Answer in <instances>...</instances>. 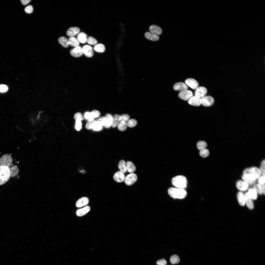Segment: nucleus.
Instances as JSON below:
<instances>
[{"label":"nucleus","mask_w":265,"mask_h":265,"mask_svg":"<svg viewBox=\"0 0 265 265\" xmlns=\"http://www.w3.org/2000/svg\"><path fill=\"white\" fill-rule=\"evenodd\" d=\"M262 175L260 169L256 167H253L245 169L243 171L242 176L249 180L255 181Z\"/></svg>","instance_id":"f257e3e1"},{"label":"nucleus","mask_w":265,"mask_h":265,"mask_svg":"<svg viewBox=\"0 0 265 265\" xmlns=\"http://www.w3.org/2000/svg\"><path fill=\"white\" fill-rule=\"evenodd\" d=\"M168 192L172 197L180 199L185 198L187 194V192L184 189L176 187L170 188L168 190Z\"/></svg>","instance_id":"f03ea898"},{"label":"nucleus","mask_w":265,"mask_h":265,"mask_svg":"<svg viewBox=\"0 0 265 265\" xmlns=\"http://www.w3.org/2000/svg\"><path fill=\"white\" fill-rule=\"evenodd\" d=\"M172 182V185L176 188L184 189L187 186L186 178L183 175H178L174 177Z\"/></svg>","instance_id":"7ed1b4c3"},{"label":"nucleus","mask_w":265,"mask_h":265,"mask_svg":"<svg viewBox=\"0 0 265 265\" xmlns=\"http://www.w3.org/2000/svg\"><path fill=\"white\" fill-rule=\"evenodd\" d=\"M10 177L9 167L0 165V185L6 183Z\"/></svg>","instance_id":"20e7f679"},{"label":"nucleus","mask_w":265,"mask_h":265,"mask_svg":"<svg viewBox=\"0 0 265 265\" xmlns=\"http://www.w3.org/2000/svg\"><path fill=\"white\" fill-rule=\"evenodd\" d=\"M13 159L10 155L6 154L3 155L0 158V165L9 167L12 164Z\"/></svg>","instance_id":"39448f33"},{"label":"nucleus","mask_w":265,"mask_h":265,"mask_svg":"<svg viewBox=\"0 0 265 265\" xmlns=\"http://www.w3.org/2000/svg\"><path fill=\"white\" fill-rule=\"evenodd\" d=\"M137 179V176L135 173H132L128 175L125 177L124 180L125 184L127 185H132Z\"/></svg>","instance_id":"423d86ee"},{"label":"nucleus","mask_w":265,"mask_h":265,"mask_svg":"<svg viewBox=\"0 0 265 265\" xmlns=\"http://www.w3.org/2000/svg\"><path fill=\"white\" fill-rule=\"evenodd\" d=\"M214 102L213 98L210 96H205L201 98V104L204 106H211L213 104Z\"/></svg>","instance_id":"0eeeda50"},{"label":"nucleus","mask_w":265,"mask_h":265,"mask_svg":"<svg viewBox=\"0 0 265 265\" xmlns=\"http://www.w3.org/2000/svg\"><path fill=\"white\" fill-rule=\"evenodd\" d=\"M193 96L192 92L187 89L181 91L178 94L179 97L185 100H188Z\"/></svg>","instance_id":"6e6552de"},{"label":"nucleus","mask_w":265,"mask_h":265,"mask_svg":"<svg viewBox=\"0 0 265 265\" xmlns=\"http://www.w3.org/2000/svg\"><path fill=\"white\" fill-rule=\"evenodd\" d=\"M236 186L238 190L242 192L248 189L249 188V185L243 180H239L236 182Z\"/></svg>","instance_id":"1a4fd4ad"},{"label":"nucleus","mask_w":265,"mask_h":265,"mask_svg":"<svg viewBox=\"0 0 265 265\" xmlns=\"http://www.w3.org/2000/svg\"><path fill=\"white\" fill-rule=\"evenodd\" d=\"M207 92V90L204 87H198L195 92V95L201 98L205 96Z\"/></svg>","instance_id":"9d476101"},{"label":"nucleus","mask_w":265,"mask_h":265,"mask_svg":"<svg viewBox=\"0 0 265 265\" xmlns=\"http://www.w3.org/2000/svg\"><path fill=\"white\" fill-rule=\"evenodd\" d=\"M83 53L88 57H92L93 54L92 47L88 45H85L82 48Z\"/></svg>","instance_id":"9b49d317"},{"label":"nucleus","mask_w":265,"mask_h":265,"mask_svg":"<svg viewBox=\"0 0 265 265\" xmlns=\"http://www.w3.org/2000/svg\"><path fill=\"white\" fill-rule=\"evenodd\" d=\"M70 53L71 55L75 57L80 56L83 54L82 48L79 46L75 47L71 50L70 51Z\"/></svg>","instance_id":"f8f14e48"},{"label":"nucleus","mask_w":265,"mask_h":265,"mask_svg":"<svg viewBox=\"0 0 265 265\" xmlns=\"http://www.w3.org/2000/svg\"><path fill=\"white\" fill-rule=\"evenodd\" d=\"M186 84L192 89H196L199 86V83L196 80L192 78H189L185 81Z\"/></svg>","instance_id":"ddd939ff"},{"label":"nucleus","mask_w":265,"mask_h":265,"mask_svg":"<svg viewBox=\"0 0 265 265\" xmlns=\"http://www.w3.org/2000/svg\"><path fill=\"white\" fill-rule=\"evenodd\" d=\"M245 205L249 209L252 210L254 207L253 200L250 197L247 192L245 194Z\"/></svg>","instance_id":"4468645a"},{"label":"nucleus","mask_w":265,"mask_h":265,"mask_svg":"<svg viewBox=\"0 0 265 265\" xmlns=\"http://www.w3.org/2000/svg\"><path fill=\"white\" fill-rule=\"evenodd\" d=\"M190 105L195 106H199L201 104V98L195 95L193 96L188 101Z\"/></svg>","instance_id":"2eb2a0df"},{"label":"nucleus","mask_w":265,"mask_h":265,"mask_svg":"<svg viewBox=\"0 0 265 265\" xmlns=\"http://www.w3.org/2000/svg\"><path fill=\"white\" fill-rule=\"evenodd\" d=\"M149 30L150 32L158 36L161 35L162 32V29L160 27L155 25L150 26Z\"/></svg>","instance_id":"dca6fc26"},{"label":"nucleus","mask_w":265,"mask_h":265,"mask_svg":"<svg viewBox=\"0 0 265 265\" xmlns=\"http://www.w3.org/2000/svg\"><path fill=\"white\" fill-rule=\"evenodd\" d=\"M80 29L77 27H72L69 28L67 31V34L69 36L74 37L79 33Z\"/></svg>","instance_id":"f3484780"},{"label":"nucleus","mask_w":265,"mask_h":265,"mask_svg":"<svg viewBox=\"0 0 265 265\" xmlns=\"http://www.w3.org/2000/svg\"><path fill=\"white\" fill-rule=\"evenodd\" d=\"M125 177L124 173L120 171L116 172L113 176L114 180L119 183L121 182L124 181Z\"/></svg>","instance_id":"a211bd4d"},{"label":"nucleus","mask_w":265,"mask_h":265,"mask_svg":"<svg viewBox=\"0 0 265 265\" xmlns=\"http://www.w3.org/2000/svg\"><path fill=\"white\" fill-rule=\"evenodd\" d=\"M237 197L239 204L241 206H244L245 205V194L242 191H239L237 194Z\"/></svg>","instance_id":"6ab92c4d"},{"label":"nucleus","mask_w":265,"mask_h":265,"mask_svg":"<svg viewBox=\"0 0 265 265\" xmlns=\"http://www.w3.org/2000/svg\"><path fill=\"white\" fill-rule=\"evenodd\" d=\"M88 198L83 197L79 199L76 202V206L77 207H80L86 205L89 203Z\"/></svg>","instance_id":"aec40b11"},{"label":"nucleus","mask_w":265,"mask_h":265,"mask_svg":"<svg viewBox=\"0 0 265 265\" xmlns=\"http://www.w3.org/2000/svg\"><path fill=\"white\" fill-rule=\"evenodd\" d=\"M173 89L175 91H181L188 89L187 86L183 82H180L175 84L173 86Z\"/></svg>","instance_id":"412c9836"},{"label":"nucleus","mask_w":265,"mask_h":265,"mask_svg":"<svg viewBox=\"0 0 265 265\" xmlns=\"http://www.w3.org/2000/svg\"><path fill=\"white\" fill-rule=\"evenodd\" d=\"M90 210L89 206H86L78 210L76 212V215L79 216H83L88 212Z\"/></svg>","instance_id":"4be33fe9"},{"label":"nucleus","mask_w":265,"mask_h":265,"mask_svg":"<svg viewBox=\"0 0 265 265\" xmlns=\"http://www.w3.org/2000/svg\"><path fill=\"white\" fill-rule=\"evenodd\" d=\"M145 36L147 39L152 41H157L159 39L158 35L148 32L145 33Z\"/></svg>","instance_id":"5701e85b"},{"label":"nucleus","mask_w":265,"mask_h":265,"mask_svg":"<svg viewBox=\"0 0 265 265\" xmlns=\"http://www.w3.org/2000/svg\"><path fill=\"white\" fill-rule=\"evenodd\" d=\"M87 38L86 34L83 32H81L78 34L77 39L79 42L84 43L87 42Z\"/></svg>","instance_id":"b1692460"},{"label":"nucleus","mask_w":265,"mask_h":265,"mask_svg":"<svg viewBox=\"0 0 265 265\" xmlns=\"http://www.w3.org/2000/svg\"><path fill=\"white\" fill-rule=\"evenodd\" d=\"M10 169V176L13 177L16 175L19 172V169L16 166H14L11 164L9 167Z\"/></svg>","instance_id":"393cba45"},{"label":"nucleus","mask_w":265,"mask_h":265,"mask_svg":"<svg viewBox=\"0 0 265 265\" xmlns=\"http://www.w3.org/2000/svg\"><path fill=\"white\" fill-rule=\"evenodd\" d=\"M118 166L120 171L123 173L127 171L126 163L124 160H120L119 162Z\"/></svg>","instance_id":"a878e982"},{"label":"nucleus","mask_w":265,"mask_h":265,"mask_svg":"<svg viewBox=\"0 0 265 265\" xmlns=\"http://www.w3.org/2000/svg\"><path fill=\"white\" fill-rule=\"evenodd\" d=\"M69 45L76 47L79 46L80 42L76 38L74 37H70L68 40Z\"/></svg>","instance_id":"bb28decb"},{"label":"nucleus","mask_w":265,"mask_h":265,"mask_svg":"<svg viewBox=\"0 0 265 265\" xmlns=\"http://www.w3.org/2000/svg\"><path fill=\"white\" fill-rule=\"evenodd\" d=\"M126 165L127 171L129 172L132 173L135 171V166L132 162L130 161H128L126 163Z\"/></svg>","instance_id":"cd10ccee"},{"label":"nucleus","mask_w":265,"mask_h":265,"mask_svg":"<svg viewBox=\"0 0 265 265\" xmlns=\"http://www.w3.org/2000/svg\"><path fill=\"white\" fill-rule=\"evenodd\" d=\"M121 116L116 114L113 117L112 122L111 126L115 128L117 126L120 121Z\"/></svg>","instance_id":"c85d7f7f"},{"label":"nucleus","mask_w":265,"mask_h":265,"mask_svg":"<svg viewBox=\"0 0 265 265\" xmlns=\"http://www.w3.org/2000/svg\"><path fill=\"white\" fill-rule=\"evenodd\" d=\"M60 44L65 47H67L69 46L68 40L65 37H60L58 40Z\"/></svg>","instance_id":"c756f323"},{"label":"nucleus","mask_w":265,"mask_h":265,"mask_svg":"<svg viewBox=\"0 0 265 265\" xmlns=\"http://www.w3.org/2000/svg\"><path fill=\"white\" fill-rule=\"evenodd\" d=\"M105 49V47L103 44L102 43L97 44L94 47V49L96 52L102 53L104 52Z\"/></svg>","instance_id":"7c9ffc66"},{"label":"nucleus","mask_w":265,"mask_h":265,"mask_svg":"<svg viewBox=\"0 0 265 265\" xmlns=\"http://www.w3.org/2000/svg\"><path fill=\"white\" fill-rule=\"evenodd\" d=\"M249 196L253 200H255L257 198L258 194L253 189H249L247 192Z\"/></svg>","instance_id":"2f4dec72"},{"label":"nucleus","mask_w":265,"mask_h":265,"mask_svg":"<svg viewBox=\"0 0 265 265\" xmlns=\"http://www.w3.org/2000/svg\"><path fill=\"white\" fill-rule=\"evenodd\" d=\"M106 119V125L104 127L107 128H109L111 126L112 120L113 117L110 114H107L105 116Z\"/></svg>","instance_id":"473e14b6"},{"label":"nucleus","mask_w":265,"mask_h":265,"mask_svg":"<svg viewBox=\"0 0 265 265\" xmlns=\"http://www.w3.org/2000/svg\"><path fill=\"white\" fill-rule=\"evenodd\" d=\"M207 146V144L206 143L203 141H199L197 144V148L200 150L206 148Z\"/></svg>","instance_id":"72a5a7b5"},{"label":"nucleus","mask_w":265,"mask_h":265,"mask_svg":"<svg viewBox=\"0 0 265 265\" xmlns=\"http://www.w3.org/2000/svg\"><path fill=\"white\" fill-rule=\"evenodd\" d=\"M118 129L121 131L125 130L127 127L126 123L123 121H120L118 125Z\"/></svg>","instance_id":"f704fd0d"},{"label":"nucleus","mask_w":265,"mask_h":265,"mask_svg":"<svg viewBox=\"0 0 265 265\" xmlns=\"http://www.w3.org/2000/svg\"><path fill=\"white\" fill-rule=\"evenodd\" d=\"M170 260L171 264H177L179 262L180 259L178 255H174L171 257Z\"/></svg>","instance_id":"c9c22d12"},{"label":"nucleus","mask_w":265,"mask_h":265,"mask_svg":"<svg viewBox=\"0 0 265 265\" xmlns=\"http://www.w3.org/2000/svg\"><path fill=\"white\" fill-rule=\"evenodd\" d=\"M253 189L255 190L258 194L261 195L263 194L262 186L259 184L254 185Z\"/></svg>","instance_id":"e433bc0d"},{"label":"nucleus","mask_w":265,"mask_h":265,"mask_svg":"<svg viewBox=\"0 0 265 265\" xmlns=\"http://www.w3.org/2000/svg\"><path fill=\"white\" fill-rule=\"evenodd\" d=\"M102 128V126L98 122L95 121L94 123L92 129L95 131H100Z\"/></svg>","instance_id":"4c0bfd02"},{"label":"nucleus","mask_w":265,"mask_h":265,"mask_svg":"<svg viewBox=\"0 0 265 265\" xmlns=\"http://www.w3.org/2000/svg\"><path fill=\"white\" fill-rule=\"evenodd\" d=\"M87 42L89 44L92 45H95L97 43L96 40L92 36H90L87 38Z\"/></svg>","instance_id":"58836bf2"},{"label":"nucleus","mask_w":265,"mask_h":265,"mask_svg":"<svg viewBox=\"0 0 265 265\" xmlns=\"http://www.w3.org/2000/svg\"><path fill=\"white\" fill-rule=\"evenodd\" d=\"M126 123L127 126L130 128H132L135 127L137 123V121L134 119H129Z\"/></svg>","instance_id":"ea45409f"},{"label":"nucleus","mask_w":265,"mask_h":265,"mask_svg":"<svg viewBox=\"0 0 265 265\" xmlns=\"http://www.w3.org/2000/svg\"><path fill=\"white\" fill-rule=\"evenodd\" d=\"M209 150L206 148L200 150L199 154L201 157L203 158H205L209 156Z\"/></svg>","instance_id":"a19ab883"},{"label":"nucleus","mask_w":265,"mask_h":265,"mask_svg":"<svg viewBox=\"0 0 265 265\" xmlns=\"http://www.w3.org/2000/svg\"><path fill=\"white\" fill-rule=\"evenodd\" d=\"M95 121L94 119L88 120L86 125V128L88 130L92 129L93 124Z\"/></svg>","instance_id":"79ce46f5"},{"label":"nucleus","mask_w":265,"mask_h":265,"mask_svg":"<svg viewBox=\"0 0 265 265\" xmlns=\"http://www.w3.org/2000/svg\"><path fill=\"white\" fill-rule=\"evenodd\" d=\"M99 122L102 126H105L106 123V119L105 117H102L98 118L96 120Z\"/></svg>","instance_id":"37998d69"},{"label":"nucleus","mask_w":265,"mask_h":265,"mask_svg":"<svg viewBox=\"0 0 265 265\" xmlns=\"http://www.w3.org/2000/svg\"><path fill=\"white\" fill-rule=\"evenodd\" d=\"M262 175L265 176V160L264 159L261 162L260 169Z\"/></svg>","instance_id":"c03bdc74"},{"label":"nucleus","mask_w":265,"mask_h":265,"mask_svg":"<svg viewBox=\"0 0 265 265\" xmlns=\"http://www.w3.org/2000/svg\"><path fill=\"white\" fill-rule=\"evenodd\" d=\"M74 118L75 119L81 121L83 119L82 114L80 112H77L75 114Z\"/></svg>","instance_id":"a18cd8bd"},{"label":"nucleus","mask_w":265,"mask_h":265,"mask_svg":"<svg viewBox=\"0 0 265 265\" xmlns=\"http://www.w3.org/2000/svg\"><path fill=\"white\" fill-rule=\"evenodd\" d=\"M90 113L91 117L93 119L98 117L100 115L99 111L96 110L93 111Z\"/></svg>","instance_id":"49530a36"},{"label":"nucleus","mask_w":265,"mask_h":265,"mask_svg":"<svg viewBox=\"0 0 265 265\" xmlns=\"http://www.w3.org/2000/svg\"><path fill=\"white\" fill-rule=\"evenodd\" d=\"M258 179V184L262 186L265 185V176L262 175L259 177Z\"/></svg>","instance_id":"de8ad7c7"},{"label":"nucleus","mask_w":265,"mask_h":265,"mask_svg":"<svg viewBox=\"0 0 265 265\" xmlns=\"http://www.w3.org/2000/svg\"><path fill=\"white\" fill-rule=\"evenodd\" d=\"M129 116L127 114H123L121 116L120 121L126 122L129 119Z\"/></svg>","instance_id":"09e8293b"},{"label":"nucleus","mask_w":265,"mask_h":265,"mask_svg":"<svg viewBox=\"0 0 265 265\" xmlns=\"http://www.w3.org/2000/svg\"><path fill=\"white\" fill-rule=\"evenodd\" d=\"M25 12L27 13H32L33 11V8L31 5H29L25 7Z\"/></svg>","instance_id":"8fccbe9b"},{"label":"nucleus","mask_w":265,"mask_h":265,"mask_svg":"<svg viewBox=\"0 0 265 265\" xmlns=\"http://www.w3.org/2000/svg\"><path fill=\"white\" fill-rule=\"evenodd\" d=\"M82 123L81 121L76 120V122L75 128L78 131H79L82 128Z\"/></svg>","instance_id":"3c124183"},{"label":"nucleus","mask_w":265,"mask_h":265,"mask_svg":"<svg viewBox=\"0 0 265 265\" xmlns=\"http://www.w3.org/2000/svg\"><path fill=\"white\" fill-rule=\"evenodd\" d=\"M8 90V88L6 85L4 84L0 85V92H6Z\"/></svg>","instance_id":"603ef678"},{"label":"nucleus","mask_w":265,"mask_h":265,"mask_svg":"<svg viewBox=\"0 0 265 265\" xmlns=\"http://www.w3.org/2000/svg\"><path fill=\"white\" fill-rule=\"evenodd\" d=\"M157 264L158 265H166L167 262L165 259H162L158 261Z\"/></svg>","instance_id":"864d4df0"},{"label":"nucleus","mask_w":265,"mask_h":265,"mask_svg":"<svg viewBox=\"0 0 265 265\" xmlns=\"http://www.w3.org/2000/svg\"><path fill=\"white\" fill-rule=\"evenodd\" d=\"M242 180L246 182L249 185H252L254 184L255 181H252L246 179L242 176Z\"/></svg>","instance_id":"5fc2aeb1"},{"label":"nucleus","mask_w":265,"mask_h":265,"mask_svg":"<svg viewBox=\"0 0 265 265\" xmlns=\"http://www.w3.org/2000/svg\"><path fill=\"white\" fill-rule=\"evenodd\" d=\"M84 117L86 119L88 120L93 119L91 117L90 113L89 112H86L85 113Z\"/></svg>","instance_id":"6e6d98bb"},{"label":"nucleus","mask_w":265,"mask_h":265,"mask_svg":"<svg viewBox=\"0 0 265 265\" xmlns=\"http://www.w3.org/2000/svg\"><path fill=\"white\" fill-rule=\"evenodd\" d=\"M22 4L24 5H26L28 4L31 1L30 0H21Z\"/></svg>","instance_id":"4d7b16f0"},{"label":"nucleus","mask_w":265,"mask_h":265,"mask_svg":"<svg viewBox=\"0 0 265 265\" xmlns=\"http://www.w3.org/2000/svg\"><path fill=\"white\" fill-rule=\"evenodd\" d=\"M262 189L263 194L264 195H265V185H264L263 186H262Z\"/></svg>","instance_id":"13d9d810"}]
</instances>
